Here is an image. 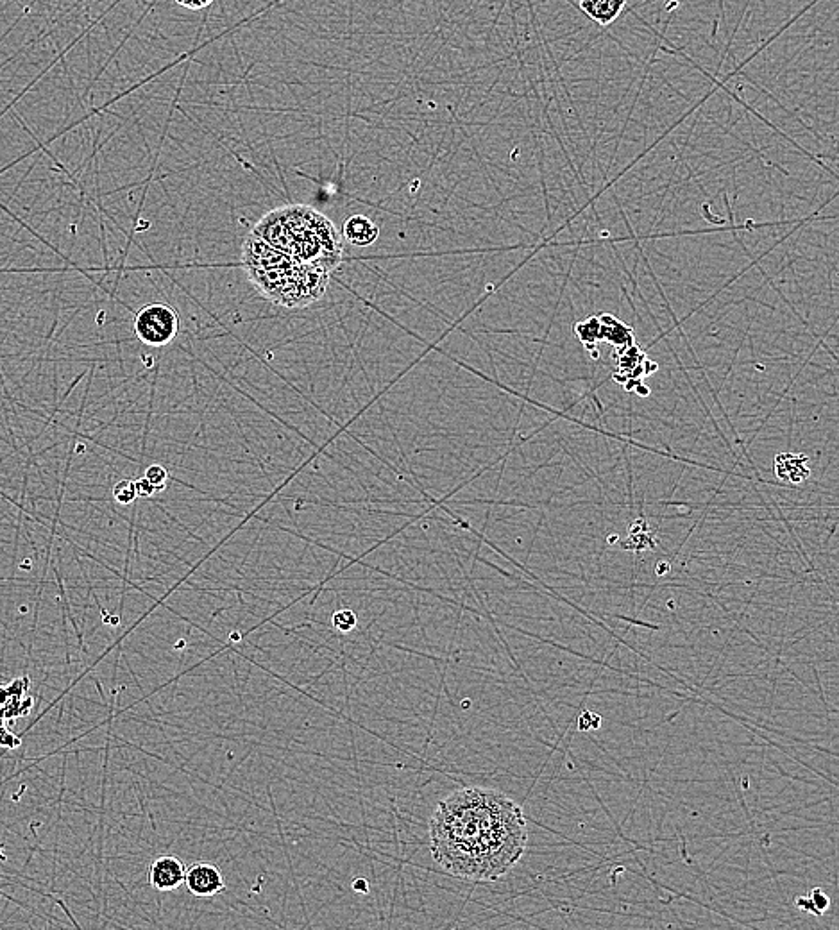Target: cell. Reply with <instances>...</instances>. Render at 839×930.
Returning a JSON list of instances; mask_svg holds the SVG:
<instances>
[{"mask_svg": "<svg viewBox=\"0 0 839 930\" xmlns=\"http://www.w3.org/2000/svg\"><path fill=\"white\" fill-rule=\"evenodd\" d=\"M113 498L120 505H131L133 501H136L138 494H136L135 482L131 480H122V482L117 483L113 487Z\"/></svg>", "mask_w": 839, "mask_h": 930, "instance_id": "8fae6325", "label": "cell"}, {"mask_svg": "<svg viewBox=\"0 0 839 930\" xmlns=\"http://www.w3.org/2000/svg\"><path fill=\"white\" fill-rule=\"evenodd\" d=\"M666 569L670 571V564H659L657 566V575H666Z\"/></svg>", "mask_w": 839, "mask_h": 930, "instance_id": "ac0fdd59", "label": "cell"}, {"mask_svg": "<svg viewBox=\"0 0 839 930\" xmlns=\"http://www.w3.org/2000/svg\"><path fill=\"white\" fill-rule=\"evenodd\" d=\"M331 625H333L335 630H339L340 634H349V632H353L356 625H358V618H356V614L353 610H337V612H333V616H331Z\"/></svg>", "mask_w": 839, "mask_h": 930, "instance_id": "30bf717a", "label": "cell"}, {"mask_svg": "<svg viewBox=\"0 0 839 930\" xmlns=\"http://www.w3.org/2000/svg\"><path fill=\"white\" fill-rule=\"evenodd\" d=\"M526 839L521 807L487 787L458 789L430 820L433 859L458 879H500L525 854Z\"/></svg>", "mask_w": 839, "mask_h": 930, "instance_id": "6da1fadb", "label": "cell"}, {"mask_svg": "<svg viewBox=\"0 0 839 930\" xmlns=\"http://www.w3.org/2000/svg\"><path fill=\"white\" fill-rule=\"evenodd\" d=\"M187 868L174 855H160L149 870V882L156 891H176L185 884Z\"/></svg>", "mask_w": 839, "mask_h": 930, "instance_id": "8992f818", "label": "cell"}, {"mask_svg": "<svg viewBox=\"0 0 839 930\" xmlns=\"http://www.w3.org/2000/svg\"><path fill=\"white\" fill-rule=\"evenodd\" d=\"M578 6L593 22L607 27L627 9V0H580Z\"/></svg>", "mask_w": 839, "mask_h": 930, "instance_id": "ba28073f", "label": "cell"}, {"mask_svg": "<svg viewBox=\"0 0 839 930\" xmlns=\"http://www.w3.org/2000/svg\"><path fill=\"white\" fill-rule=\"evenodd\" d=\"M253 235L296 262L328 272L335 271L342 260V237L335 224L305 204L272 210L256 224Z\"/></svg>", "mask_w": 839, "mask_h": 930, "instance_id": "7a4b0ae2", "label": "cell"}, {"mask_svg": "<svg viewBox=\"0 0 839 930\" xmlns=\"http://www.w3.org/2000/svg\"><path fill=\"white\" fill-rule=\"evenodd\" d=\"M185 886L188 893L197 898L217 897L226 889L222 871L210 863H195L187 868Z\"/></svg>", "mask_w": 839, "mask_h": 930, "instance_id": "5b68a950", "label": "cell"}, {"mask_svg": "<svg viewBox=\"0 0 839 930\" xmlns=\"http://www.w3.org/2000/svg\"><path fill=\"white\" fill-rule=\"evenodd\" d=\"M600 727H602V716H598V714L591 711H584L580 714L578 728L582 732H591V730H598Z\"/></svg>", "mask_w": 839, "mask_h": 930, "instance_id": "4fadbf2b", "label": "cell"}, {"mask_svg": "<svg viewBox=\"0 0 839 930\" xmlns=\"http://www.w3.org/2000/svg\"><path fill=\"white\" fill-rule=\"evenodd\" d=\"M145 478L149 482L153 483L154 489L156 492H162L167 489V482H169V471L162 467V465L154 464L147 467V471L144 474Z\"/></svg>", "mask_w": 839, "mask_h": 930, "instance_id": "7c38bea8", "label": "cell"}, {"mask_svg": "<svg viewBox=\"0 0 839 930\" xmlns=\"http://www.w3.org/2000/svg\"><path fill=\"white\" fill-rule=\"evenodd\" d=\"M344 238L356 247L373 246L380 237V228L365 215H351L342 228Z\"/></svg>", "mask_w": 839, "mask_h": 930, "instance_id": "52a82bcc", "label": "cell"}, {"mask_svg": "<svg viewBox=\"0 0 839 930\" xmlns=\"http://www.w3.org/2000/svg\"><path fill=\"white\" fill-rule=\"evenodd\" d=\"M353 889H355L356 893H364L365 895V893H369V882L365 879H356L353 882Z\"/></svg>", "mask_w": 839, "mask_h": 930, "instance_id": "e0dca14e", "label": "cell"}, {"mask_svg": "<svg viewBox=\"0 0 839 930\" xmlns=\"http://www.w3.org/2000/svg\"><path fill=\"white\" fill-rule=\"evenodd\" d=\"M213 2H215V0H176L178 6L190 9V11H199V9L208 8V6H212Z\"/></svg>", "mask_w": 839, "mask_h": 930, "instance_id": "2e32d148", "label": "cell"}, {"mask_svg": "<svg viewBox=\"0 0 839 930\" xmlns=\"http://www.w3.org/2000/svg\"><path fill=\"white\" fill-rule=\"evenodd\" d=\"M179 315L165 303H151L136 312L135 335L151 347L169 346L178 337Z\"/></svg>", "mask_w": 839, "mask_h": 930, "instance_id": "277c9868", "label": "cell"}, {"mask_svg": "<svg viewBox=\"0 0 839 930\" xmlns=\"http://www.w3.org/2000/svg\"><path fill=\"white\" fill-rule=\"evenodd\" d=\"M775 471L780 480L784 482L798 483L806 482L809 478V469H807V458L804 455H779L775 460Z\"/></svg>", "mask_w": 839, "mask_h": 930, "instance_id": "9c48e42d", "label": "cell"}, {"mask_svg": "<svg viewBox=\"0 0 839 930\" xmlns=\"http://www.w3.org/2000/svg\"><path fill=\"white\" fill-rule=\"evenodd\" d=\"M807 897H809L811 904H813V911L816 916H820V914L829 907V902H831L829 897H827L820 888H814Z\"/></svg>", "mask_w": 839, "mask_h": 930, "instance_id": "5bb4252c", "label": "cell"}, {"mask_svg": "<svg viewBox=\"0 0 839 930\" xmlns=\"http://www.w3.org/2000/svg\"><path fill=\"white\" fill-rule=\"evenodd\" d=\"M247 276L274 305L303 308L324 296L331 272L296 262L272 249L256 235H249L242 249Z\"/></svg>", "mask_w": 839, "mask_h": 930, "instance_id": "3957f363", "label": "cell"}, {"mask_svg": "<svg viewBox=\"0 0 839 930\" xmlns=\"http://www.w3.org/2000/svg\"><path fill=\"white\" fill-rule=\"evenodd\" d=\"M135 487L138 498H153L154 494H156L153 483L149 482L145 476L144 478H140V480H136Z\"/></svg>", "mask_w": 839, "mask_h": 930, "instance_id": "9a60e30c", "label": "cell"}]
</instances>
